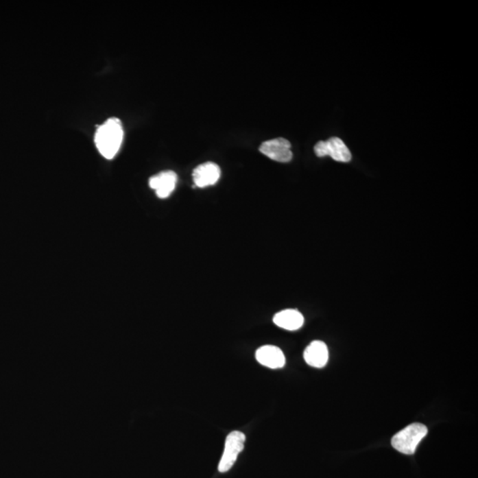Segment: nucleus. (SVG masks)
Listing matches in <instances>:
<instances>
[{
	"label": "nucleus",
	"instance_id": "8",
	"mask_svg": "<svg viewBox=\"0 0 478 478\" xmlns=\"http://www.w3.org/2000/svg\"><path fill=\"white\" fill-rule=\"evenodd\" d=\"M259 363L270 368H281L285 365V357L282 350L275 346H263L257 350Z\"/></svg>",
	"mask_w": 478,
	"mask_h": 478
},
{
	"label": "nucleus",
	"instance_id": "10",
	"mask_svg": "<svg viewBox=\"0 0 478 478\" xmlns=\"http://www.w3.org/2000/svg\"><path fill=\"white\" fill-rule=\"evenodd\" d=\"M274 324L286 331H297L302 327L304 318L302 313L295 309H285L276 313L273 318Z\"/></svg>",
	"mask_w": 478,
	"mask_h": 478
},
{
	"label": "nucleus",
	"instance_id": "1",
	"mask_svg": "<svg viewBox=\"0 0 478 478\" xmlns=\"http://www.w3.org/2000/svg\"><path fill=\"white\" fill-rule=\"evenodd\" d=\"M124 130L123 123L118 118H110L97 127L95 145L99 154L106 159H114L123 145Z\"/></svg>",
	"mask_w": 478,
	"mask_h": 478
},
{
	"label": "nucleus",
	"instance_id": "3",
	"mask_svg": "<svg viewBox=\"0 0 478 478\" xmlns=\"http://www.w3.org/2000/svg\"><path fill=\"white\" fill-rule=\"evenodd\" d=\"M246 435L241 431H232L228 435L225 441L224 455L219 464L218 470L221 473L229 471L235 464L237 456L245 447Z\"/></svg>",
	"mask_w": 478,
	"mask_h": 478
},
{
	"label": "nucleus",
	"instance_id": "6",
	"mask_svg": "<svg viewBox=\"0 0 478 478\" xmlns=\"http://www.w3.org/2000/svg\"><path fill=\"white\" fill-rule=\"evenodd\" d=\"M178 176L171 170L160 172L152 176L149 185L160 199H167L175 191Z\"/></svg>",
	"mask_w": 478,
	"mask_h": 478
},
{
	"label": "nucleus",
	"instance_id": "4",
	"mask_svg": "<svg viewBox=\"0 0 478 478\" xmlns=\"http://www.w3.org/2000/svg\"><path fill=\"white\" fill-rule=\"evenodd\" d=\"M316 156H330L339 163H349L352 159L351 152L345 143L339 138H331L327 141H320L315 146Z\"/></svg>",
	"mask_w": 478,
	"mask_h": 478
},
{
	"label": "nucleus",
	"instance_id": "2",
	"mask_svg": "<svg viewBox=\"0 0 478 478\" xmlns=\"http://www.w3.org/2000/svg\"><path fill=\"white\" fill-rule=\"evenodd\" d=\"M428 434V429L422 423H413L398 432L392 440L394 449L404 455H414L417 446Z\"/></svg>",
	"mask_w": 478,
	"mask_h": 478
},
{
	"label": "nucleus",
	"instance_id": "7",
	"mask_svg": "<svg viewBox=\"0 0 478 478\" xmlns=\"http://www.w3.org/2000/svg\"><path fill=\"white\" fill-rule=\"evenodd\" d=\"M221 176L220 167L214 163H206L195 167L193 178L195 187L205 188L218 182Z\"/></svg>",
	"mask_w": 478,
	"mask_h": 478
},
{
	"label": "nucleus",
	"instance_id": "5",
	"mask_svg": "<svg viewBox=\"0 0 478 478\" xmlns=\"http://www.w3.org/2000/svg\"><path fill=\"white\" fill-rule=\"evenodd\" d=\"M291 147V143L287 139L279 138L263 143L260 152L272 160L287 163L292 159Z\"/></svg>",
	"mask_w": 478,
	"mask_h": 478
},
{
	"label": "nucleus",
	"instance_id": "9",
	"mask_svg": "<svg viewBox=\"0 0 478 478\" xmlns=\"http://www.w3.org/2000/svg\"><path fill=\"white\" fill-rule=\"evenodd\" d=\"M304 359L309 366L324 368L328 360L327 346L322 341H313L304 352Z\"/></svg>",
	"mask_w": 478,
	"mask_h": 478
}]
</instances>
